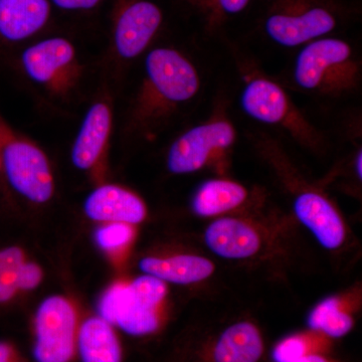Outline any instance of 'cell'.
<instances>
[{"instance_id": "1", "label": "cell", "mask_w": 362, "mask_h": 362, "mask_svg": "<svg viewBox=\"0 0 362 362\" xmlns=\"http://www.w3.org/2000/svg\"><path fill=\"white\" fill-rule=\"evenodd\" d=\"M140 82L128 110V129L134 137H156L197 103L202 75L181 49L157 47L145 52Z\"/></svg>"}, {"instance_id": "2", "label": "cell", "mask_w": 362, "mask_h": 362, "mask_svg": "<svg viewBox=\"0 0 362 362\" xmlns=\"http://www.w3.org/2000/svg\"><path fill=\"white\" fill-rule=\"evenodd\" d=\"M291 81L298 90L317 99H345L361 88V61L346 40L321 37L300 47Z\"/></svg>"}, {"instance_id": "3", "label": "cell", "mask_w": 362, "mask_h": 362, "mask_svg": "<svg viewBox=\"0 0 362 362\" xmlns=\"http://www.w3.org/2000/svg\"><path fill=\"white\" fill-rule=\"evenodd\" d=\"M244 62L251 73H243L246 78L240 93L243 112L256 122L278 128L305 147L322 146L325 136L305 118L284 88L262 74L254 73L249 62Z\"/></svg>"}, {"instance_id": "4", "label": "cell", "mask_w": 362, "mask_h": 362, "mask_svg": "<svg viewBox=\"0 0 362 362\" xmlns=\"http://www.w3.org/2000/svg\"><path fill=\"white\" fill-rule=\"evenodd\" d=\"M340 23L339 9L329 0H271L263 30L273 44L296 49L330 37Z\"/></svg>"}, {"instance_id": "5", "label": "cell", "mask_w": 362, "mask_h": 362, "mask_svg": "<svg viewBox=\"0 0 362 362\" xmlns=\"http://www.w3.org/2000/svg\"><path fill=\"white\" fill-rule=\"evenodd\" d=\"M165 295V283L144 274L111 286L98 303V316L131 337H146L159 328L157 307Z\"/></svg>"}, {"instance_id": "6", "label": "cell", "mask_w": 362, "mask_h": 362, "mask_svg": "<svg viewBox=\"0 0 362 362\" xmlns=\"http://www.w3.org/2000/svg\"><path fill=\"white\" fill-rule=\"evenodd\" d=\"M1 171L11 187L35 204H45L54 195V175L42 149L18 135L0 120Z\"/></svg>"}, {"instance_id": "7", "label": "cell", "mask_w": 362, "mask_h": 362, "mask_svg": "<svg viewBox=\"0 0 362 362\" xmlns=\"http://www.w3.org/2000/svg\"><path fill=\"white\" fill-rule=\"evenodd\" d=\"M237 130L225 116L214 115L183 130L166 154V166L173 175H192L209 163L216 154L232 148Z\"/></svg>"}, {"instance_id": "8", "label": "cell", "mask_w": 362, "mask_h": 362, "mask_svg": "<svg viewBox=\"0 0 362 362\" xmlns=\"http://www.w3.org/2000/svg\"><path fill=\"white\" fill-rule=\"evenodd\" d=\"M78 318L66 298L49 296L37 307L35 317V362H70L76 354Z\"/></svg>"}, {"instance_id": "9", "label": "cell", "mask_w": 362, "mask_h": 362, "mask_svg": "<svg viewBox=\"0 0 362 362\" xmlns=\"http://www.w3.org/2000/svg\"><path fill=\"white\" fill-rule=\"evenodd\" d=\"M161 9L149 0L131 2L119 14L114 28L113 47L116 56L130 62L148 51L162 25Z\"/></svg>"}, {"instance_id": "10", "label": "cell", "mask_w": 362, "mask_h": 362, "mask_svg": "<svg viewBox=\"0 0 362 362\" xmlns=\"http://www.w3.org/2000/svg\"><path fill=\"white\" fill-rule=\"evenodd\" d=\"M75 45L64 37H49L26 47L21 54V66L26 77L44 88L59 87L77 68Z\"/></svg>"}, {"instance_id": "11", "label": "cell", "mask_w": 362, "mask_h": 362, "mask_svg": "<svg viewBox=\"0 0 362 362\" xmlns=\"http://www.w3.org/2000/svg\"><path fill=\"white\" fill-rule=\"evenodd\" d=\"M297 220L308 228L324 249H339L346 237L344 223L335 207L320 192L300 190L293 199Z\"/></svg>"}, {"instance_id": "12", "label": "cell", "mask_w": 362, "mask_h": 362, "mask_svg": "<svg viewBox=\"0 0 362 362\" xmlns=\"http://www.w3.org/2000/svg\"><path fill=\"white\" fill-rule=\"evenodd\" d=\"M113 123V110L107 100L90 105L71 146V158L76 168L87 171L96 166L110 142Z\"/></svg>"}, {"instance_id": "13", "label": "cell", "mask_w": 362, "mask_h": 362, "mask_svg": "<svg viewBox=\"0 0 362 362\" xmlns=\"http://www.w3.org/2000/svg\"><path fill=\"white\" fill-rule=\"evenodd\" d=\"M84 211L98 223L138 225L146 218V206L137 194L116 185H103L90 192Z\"/></svg>"}, {"instance_id": "14", "label": "cell", "mask_w": 362, "mask_h": 362, "mask_svg": "<svg viewBox=\"0 0 362 362\" xmlns=\"http://www.w3.org/2000/svg\"><path fill=\"white\" fill-rule=\"evenodd\" d=\"M204 242L213 254L226 259H246L256 256L262 239L254 226L235 218H221L207 226Z\"/></svg>"}, {"instance_id": "15", "label": "cell", "mask_w": 362, "mask_h": 362, "mask_svg": "<svg viewBox=\"0 0 362 362\" xmlns=\"http://www.w3.org/2000/svg\"><path fill=\"white\" fill-rule=\"evenodd\" d=\"M49 16V0H0V40L25 42L45 28Z\"/></svg>"}, {"instance_id": "16", "label": "cell", "mask_w": 362, "mask_h": 362, "mask_svg": "<svg viewBox=\"0 0 362 362\" xmlns=\"http://www.w3.org/2000/svg\"><path fill=\"white\" fill-rule=\"evenodd\" d=\"M138 268L145 275L177 285L202 282L214 272L213 262L197 255H177L163 259L146 257L140 259Z\"/></svg>"}, {"instance_id": "17", "label": "cell", "mask_w": 362, "mask_h": 362, "mask_svg": "<svg viewBox=\"0 0 362 362\" xmlns=\"http://www.w3.org/2000/svg\"><path fill=\"white\" fill-rule=\"evenodd\" d=\"M264 354V341L259 328L249 321L226 327L214 343L213 362H259Z\"/></svg>"}, {"instance_id": "18", "label": "cell", "mask_w": 362, "mask_h": 362, "mask_svg": "<svg viewBox=\"0 0 362 362\" xmlns=\"http://www.w3.org/2000/svg\"><path fill=\"white\" fill-rule=\"evenodd\" d=\"M76 352L82 362L122 361V349L113 326L99 316L90 317L78 326Z\"/></svg>"}, {"instance_id": "19", "label": "cell", "mask_w": 362, "mask_h": 362, "mask_svg": "<svg viewBox=\"0 0 362 362\" xmlns=\"http://www.w3.org/2000/svg\"><path fill=\"white\" fill-rule=\"evenodd\" d=\"M249 192L244 185L228 180L202 182L192 197V209L197 216L213 218L238 209L247 201Z\"/></svg>"}, {"instance_id": "20", "label": "cell", "mask_w": 362, "mask_h": 362, "mask_svg": "<svg viewBox=\"0 0 362 362\" xmlns=\"http://www.w3.org/2000/svg\"><path fill=\"white\" fill-rule=\"evenodd\" d=\"M354 319L346 312L340 310L337 298L330 297L320 302L309 314L308 326L326 337L341 338L351 331Z\"/></svg>"}, {"instance_id": "21", "label": "cell", "mask_w": 362, "mask_h": 362, "mask_svg": "<svg viewBox=\"0 0 362 362\" xmlns=\"http://www.w3.org/2000/svg\"><path fill=\"white\" fill-rule=\"evenodd\" d=\"M133 228L123 223H102L95 232V242L105 252L122 251L133 239Z\"/></svg>"}, {"instance_id": "22", "label": "cell", "mask_w": 362, "mask_h": 362, "mask_svg": "<svg viewBox=\"0 0 362 362\" xmlns=\"http://www.w3.org/2000/svg\"><path fill=\"white\" fill-rule=\"evenodd\" d=\"M309 354V345L302 337L286 338L279 343L273 351L276 362H293Z\"/></svg>"}, {"instance_id": "23", "label": "cell", "mask_w": 362, "mask_h": 362, "mask_svg": "<svg viewBox=\"0 0 362 362\" xmlns=\"http://www.w3.org/2000/svg\"><path fill=\"white\" fill-rule=\"evenodd\" d=\"M42 272L39 266L30 262H25L18 273L14 275L13 282L18 290L35 289L42 282Z\"/></svg>"}, {"instance_id": "24", "label": "cell", "mask_w": 362, "mask_h": 362, "mask_svg": "<svg viewBox=\"0 0 362 362\" xmlns=\"http://www.w3.org/2000/svg\"><path fill=\"white\" fill-rule=\"evenodd\" d=\"M25 255L20 247H11L0 251V278L13 281L14 275L25 263Z\"/></svg>"}, {"instance_id": "25", "label": "cell", "mask_w": 362, "mask_h": 362, "mask_svg": "<svg viewBox=\"0 0 362 362\" xmlns=\"http://www.w3.org/2000/svg\"><path fill=\"white\" fill-rule=\"evenodd\" d=\"M251 0H216V6L225 16H237L244 11Z\"/></svg>"}, {"instance_id": "26", "label": "cell", "mask_w": 362, "mask_h": 362, "mask_svg": "<svg viewBox=\"0 0 362 362\" xmlns=\"http://www.w3.org/2000/svg\"><path fill=\"white\" fill-rule=\"evenodd\" d=\"M101 0H52L54 6L66 11L90 9L99 4Z\"/></svg>"}, {"instance_id": "27", "label": "cell", "mask_w": 362, "mask_h": 362, "mask_svg": "<svg viewBox=\"0 0 362 362\" xmlns=\"http://www.w3.org/2000/svg\"><path fill=\"white\" fill-rule=\"evenodd\" d=\"M16 287L9 279L0 278V303L8 301L14 296Z\"/></svg>"}, {"instance_id": "28", "label": "cell", "mask_w": 362, "mask_h": 362, "mask_svg": "<svg viewBox=\"0 0 362 362\" xmlns=\"http://www.w3.org/2000/svg\"><path fill=\"white\" fill-rule=\"evenodd\" d=\"M0 362H16L13 349L6 343L0 342Z\"/></svg>"}, {"instance_id": "29", "label": "cell", "mask_w": 362, "mask_h": 362, "mask_svg": "<svg viewBox=\"0 0 362 362\" xmlns=\"http://www.w3.org/2000/svg\"><path fill=\"white\" fill-rule=\"evenodd\" d=\"M293 362H329L327 359L324 358L323 356H319V354H307L301 358L297 359V361Z\"/></svg>"}, {"instance_id": "30", "label": "cell", "mask_w": 362, "mask_h": 362, "mask_svg": "<svg viewBox=\"0 0 362 362\" xmlns=\"http://www.w3.org/2000/svg\"><path fill=\"white\" fill-rule=\"evenodd\" d=\"M0 173H1V158H0Z\"/></svg>"}]
</instances>
